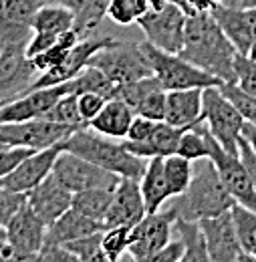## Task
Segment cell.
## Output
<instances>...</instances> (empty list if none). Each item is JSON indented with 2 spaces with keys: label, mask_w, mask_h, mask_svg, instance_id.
Listing matches in <instances>:
<instances>
[{
  "label": "cell",
  "mask_w": 256,
  "mask_h": 262,
  "mask_svg": "<svg viewBox=\"0 0 256 262\" xmlns=\"http://www.w3.org/2000/svg\"><path fill=\"white\" fill-rule=\"evenodd\" d=\"M200 226L204 232L206 250L210 262H244L250 260V256L242 250L232 212H222L212 218L200 220Z\"/></svg>",
  "instance_id": "obj_13"
},
{
  "label": "cell",
  "mask_w": 256,
  "mask_h": 262,
  "mask_svg": "<svg viewBox=\"0 0 256 262\" xmlns=\"http://www.w3.org/2000/svg\"><path fill=\"white\" fill-rule=\"evenodd\" d=\"M204 89H176L165 95V119L174 127H190L202 121Z\"/></svg>",
  "instance_id": "obj_23"
},
{
  "label": "cell",
  "mask_w": 256,
  "mask_h": 262,
  "mask_svg": "<svg viewBox=\"0 0 256 262\" xmlns=\"http://www.w3.org/2000/svg\"><path fill=\"white\" fill-rule=\"evenodd\" d=\"M49 2H51V4H59V6L69 8L73 14H79L81 10H85V8L89 6L91 0H49Z\"/></svg>",
  "instance_id": "obj_50"
},
{
  "label": "cell",
  "mask_w": 256,
  "mask_h": 262,
  "mask_svg": "<svg viewBox=\"0 0 256 262\" xmlns=\"http://www.w3.org/2000/svg\"><path fill=\"white\" fill-rule=\"evenodd\" d=\"M109 2L111 0H91L85 10L75 14V31L81 34L83 38L93 33L97 27L101 25V20L107 16Z\"/></svg>",
  "instance_id": "obj_38"
},
{
  "label": "cell",
  "mask_w": 256,
  "mask_h": 262,
  "mask_svg": "<svg viewBox=\"0 0 256 262\" xmlns=\"http://www.w3.org/2000/svg\"><path fill=\"white\" fill-rule=\"evenodd\" d=\"M184 252H186L184 242L174 234V238L152 258V262H182L184 260Z\"/></svg>",
  "instance_id": "obj_46"
},
{
  "label": "cell",
  "mask_w": 256,
  "mask_h": 262,
  "mask_svg": "<svg viewBox=\"0 0 256 262\" xmlns=\"http://www.w3.org/2000/svg\"><path fill=\"white\" fill-rule=\"evenodd\" d=\"M73 127L49 121L45 117H36L29 121H14V123H0V143L12 147H27V149H45L63 143L73 133Z\"/></svg>",
  "instance_id": "obj_10"
},
{
  "label": "cell",
  "mask_w": 256,
  "mask_h": 262,
  "mask_svg": "<svg viewBox=\"0 0 256 262\" xmlns=\"http://www.w3.org/2000/svg\"><path fill=\"white\" fill-rule=\"evenodd\" d=\"M176 218H178V212L172 206L167 210L145 214L131 228L127 258L139 262H152V258L174 238V220Z\"/></svg>",
  "instance_id": "obj_8"
},
{
  "label": "cell",
  "mask_w": 256,
  "mask_h": 262,
  "mask_svg": "<svg viewBox=\"0 0 256 262\" xmlns=\"http://www.w3.org/2000/svg\"><path fill=\"white\" fill-rule=\"evenodd\" d=\"M172 2H176V4H180V6L184 8V0H172Z\"/></svg>",
  "instance_id": "obj_56"
},
{
  "label": "cell",
  "mask_w": 256,
  "mask_h": 262,
  "mask_svg": "<svg viewBox=\"0 0 256 262\" xmlns=\"http://www.w3.org/2000/svg\"><path fill=\"white\" fill-rule=\"evenodd\" d=\"M61 147L65 151L89 160L91 164L99 165L119 178L139 180L145 169L143 160L133 156L123 143H117L113 141V137H105L89 127L75 129L61 143Z\"/></svg>",
  "instance_id": "obj_3"
},
{
  "label": "cell",
  "mask_w": 256,
  "mask_h": 262,
  "mask_svg": "<svg viewBox=\"0 0 256 262\" xmlns=\"http://www.w3.org/2000/svg\"><path fill=\"white\" fill-rule=\"evenodd\" d=\"M0 240H4V228L0 226Z\"/></svg>",
  "instance_id": "obj_57"
},
{
  "label": "cell",
  "mask_w": 256,
  "mask_h": 262,
  "mask_svg": "<svg viewBox=\"0 0 256 262\" xmlns=\"http://www.w3.org/2000/svg\"><path fill=\"white\" fill-rule=\"evenodd\" d=\"M107 16L119 27H129L137 23V12L131 0H111L107 8Z\"/></svg>",
  "instance_id": "obj_43"
},
{
  "label": "cell",
  "mask_w": 256,
  "mask_h": 262,
  "mask_svg": "<svg viewBox=\"0 0 256 262\" xmlns=\"http://www.w3.org/2000/svg\"><path fill=\"white\" fill-rule=\"evenodd\" d=\"M141 51L150 63L152 75L161 83L165 91H176V89H206V87H218L222 81L202 69L192 65L184 57L176 53H165L152 42L143 40L139 42Z\"/></svg>",
  "instance_id": "obj_4"
},
{
  "label": "cell",
  "mask_w": 256,
  "mask_h": 262,
  "mask_svg": "<svg viewBox=\"0 0 256 262\" xmlns=\"http://www.w3.org/2000/svg\"><path fill=\"white\" fill-rule=\"evenodd\" d=\"M61 151H63L61 143L53 145V147L31 151L6 178L0 180V188H6L10 192L27 196V192H31L34 186H38L47 176L53 173L55 162H57Z\"/></svg>",
  "instance_id": "obj_16"
},
{
  "label": "cell",
  "mask_w": 256,
  "mask_h": 262,
  "mask_svg": "<svg viewBox=\"0 0 256 262\" xmlns=\"http://www.w3.org/2000/svg\"><path fill=\"white\" fill-rule=\"evenodd\" d=\"M222 4L228 6H256V0H222Z\"/></svg>",
  "instance_id": "obj_52"
},
{
  "label": "cell",
  "mask_w": 256,
  "mask_h": 262,
  "mask_svg": "<svg viewBox=\"0 0 256 262\" xmlns=\"http://www.w3.org/2000/svg\"><path fill=\"white\" fill-rule=\"evenodd\" d=\"M202 121L208 131L224 145L228 151L240 154V137L244 127V117L238 107L226 97L218 87H206L202 97Z\"/></svg>",
  "instance_id": "obj_5"
},
{
  "label": "cell",
  "mask_w": 256,
  "mask_h": 262,
  "mask_svg": "<svg viewBox=\"0 0 256 262\" xmlns=\"http://www.w3.org/2000/svg\"><path fill=\"white\" fill-rule=\"evenodd\" d=\"M246 12H248V18H250V25H252V31L256 36V6H244Z\"/></svg>",
  "instance_id": "obj_54"
},
{
  "label": "cell",
  "mask_w": 256,
  "mask_h": 262,
  "mask_svg": "<svg viewBox=\"0 0 256 262\" xmlns=\"http://www.w3.org/2000/svg\"><path fill=\"white\" fill-rule=\"evenodd\" d=\"M234 83L244 93L256 97V61L248 55H236L234 61Z\"/></svg>",
  "instance_id": "obj_39"
},
{
  "label": "cell",
  "mask_w": 256,
  "mask_h": 262,
  "mask_svg": "<svg viewBox=\"0 0 256 262\" xmlns=\"http://www.w3.org/2000/svg\"><path fill=\"white\" fill-rule=\"evenodd\" d=\"M186 23L188 12L180 4L169 2L161 10H147L143 16L137 18L135 25L143 31L147 42L165 53L180 55L186 38Z\"/></svg>",
  "instance_id": "obj_7"
},
{
  "label": "cell",
  "mask_w": 256,
  "mask_h": 262,
  "mask_svg": "<svg viewBox=\"0 0 256 262\" xmlns=\"http://www.w3.org/2000/svg\"><path fill=\"white\" fill-rule=\"evenodd\" d=\"M38 260H59V262H77V258L65 246H42L38 252Z\"/></svg>",
  "instance_id": "obj_47"
},
{
  "label": "cell",
  "mask_w": 256,
  "mask_h": 262,
  "mask_svg": "<svg viewBox=\"0 0 256 262\" xmlns=\"http://www.w3.org/2000/svg\"><path fill=\"white\" fill-rule=\"evenodd\" d=\"M174 234L184 242V248H186L182 262H210L200 220H188L178 216L174 220Z\"/></svg>",
  "instance_id": "obj_26"
},
{
  "label": "cell",
  "mask_w": 256,
  "mask_h": 262,
  "mask_svg": "<svg viewBox=\"0 0 256 262\" xmlns=\"http://www.w3.org/2000/svg\"><path fill=\"white\" fill-rule=\"evenodd\" d=\"M242 137L250 143V147L254 149V154H256V125H252V123H244V127H242Z\"/></svg>",
  "instance_id": "obj_51"
},
{
  "label": "cell",
  "mask_w": 256,
  "mask_h": 262,
  "mask_svg": "<svg viewBox=\"0 0 256 262\" xmlns=\"http://www.w3.org/2000/svg\"><path fill=\"white\" fill-rule=\"evenodd\" d=\"M89 65L101 69L115 85H123V83L137 81V79L152 75L150 63L139 42L115 40L113 45L97 51L91 57Z\"/></svg>",
  "instance_id": "obj_6"
},
{
  "label": "cell",
  "mask_w": 256,
  "mask_h": 262,
  "mask_svg": "<svg viewBox=\"0 0 256 262\" xmlns=\"http://www.w3.org/2000/svg\"><path fill=\"white\" fill-rule=\"evenodd\" d=\"M220 91L238 107V111L242 113L244 121L256 125V97L244 93L242 89H238L236 83H222L220 85Z\"/></svg>",
  "instance_id": "obj_41"
},
{
  "label": "cell",
  "mask_w": 256,
  "mask_h": 262,
  "mask_svg": "<svg viewBox=\"0 0 256 262\" xmlns=\"http://www.w3.org/2000/svg\"><path fill=\"white\" fill-rule=\"evenodd\" d=\"M208 158L214 162L226 190L236 200V204H242L246 208L256 210L254 184H252V178L242 162L240 154L228 151L210 131H208Z\"/></svg>",
  "instance_id": "obj_9"
},
{
  "label": "cell",
  "mask_w": 256,
  "mask_h": 262,
  "mask_svg": "<svg viewBox=\"0 0 256 262\" xmlns=\"http://www.w3.org/2000/svg\"><path fill=\"white\" fill-rule=\"evenodd\" d=\"M147 214L145 202L141 196L139 180L135 178H119L113 196L109 202V208L103 216L105 230L113 226H135L143 216Z\"/></svg>",
  "instance_id": "obj_17"
},
{
  "label": "cell",
  "mask_w": 256,
  "mask_h": 262,
  "mask_svg": "<svg viewBox=\"0 0 256 262\" xmlns=\"http://www.w3.org/2000/svg\"><path fill=\"white\" fill-rule=\"evenodd\" d=\"M113 190L115 188H93V190L77 192V194H73L71 208H75L77 212H81V214H85V216H89L93 220L103 222V216H105V212L109 208Z\"/></svg>",
  "instance_id": "obj_29"
},
{
  "label": "cell",
  "mask_w": 256,
  "mask_h": 262,
  "mask_svg": "<svg viewBox=\"0 0 256 262\" xmlns=\"http://www.w3.org/2000/svg\"><path fill=\"white\" fill-rule=\"evenodd\" d=\"M248 57H252L256 61V38H254V42H252V47H250V51H248Z\"/></svg>",
  "instance_id": "obj_55"
},
{
  "label": "cell",
  "mask_w": 256,
  "mask_h": 262,
  "mask_svg": "<svg viewBox=\"0 0 256 262\" xmlns=\"http://www.w3.org/2000/svg\"><path fill=\"white\" fill-rule=\"evenodd\" d=\"M117 38L115 36H85L81 38L69 53V57L65 59L63 63L47 73H40L32 85L29 87L31 89H40V87H51V85H59V83H65V81H71L75 79L77 75H81L87 67H89V61L91 57L95 55L97 51L113 45Z\"/></svg>",
  "instance_id": "obj_15"
},
{
  "label": "cell",
  "mask_w": 256,
  "mask_h": 262,
  "mask_svg": "<svg viewBox=\"0 0 256 262\" xmlns=\"http://www.w3.org/2000/svg\"><path fill=\"white\" fill-rule=\"evenodd\" d=\"M32 33H51L61 34L69 29H75V14L59 4H45L42 8L36 10L32 16Z\"/></svg>",
  "instance_id": "obj_27"
},
{
  "label": "cell",
  "mask_w": 256,
  "mask_h": 262,
  "mask_svg": "<svg viewBox=\"0 0 256 262\" xmlns=\"http://www.w3.org/2000/svg\"><path fill=\"white\" fill-rule=\"evenodd\" d=\"M45 4L49 0H0V25L31 27L32 16Z\"/></svg>",
  "instance_id": "obj_31"
},
{
  "label": "cell",
  "mask_w": 256,
  "mask_h": 262,
  "mask_svg": "<svg viewBox=\"0 0 256 262\" xmlns=\"http://www.w3.org/2000/svg\"><path fill=\"white\" fill-rule=\"evenodd\" d=\"M172 208L178 216L188 220H204L228 212L236 200L226 190L224 182L210 158H202L194 162L192 182L188 190L178 198H172Z\"/></svg>",
  "instance_id": "obj_2"
},
{
  "label": "cell",
  "mask_w": 256,
  "mask_h": 262,
  "mask_svg": "<svg viewBox=\"0 0 256 262\" xmlns=\"http://www.w3.org/2000/svg\"><path fill=\"white\" fill-rule=\"evenodd\" d=\"M101 234L103 232H95V234H87L81 236L77 240H71L63 244L65 248L81 262H107L105 252L101 248Z\"/></svg>",
  "instance_id": "obj_37"
},
{
  "label": "cell",
  "mask_w": 256,
  "mask_h": 262,
  "mask_svg": "<svg viewBox=\"0 0 256 262\" xmlns=\"http://www.w3.org/2000/svg\"><path fill=\"white\" fill-rule=\"evenodd\" d=\"M236 55V47L226 36L212 12L188 14L186 38L180 57H184L198 69L218 77L222 83H234Z\"/></svg>",
  "instance_id": "obj_1"
},
{
  "label": "cell",
  "mask_w": 256,
  "mask_h": 262,
  "mask_svg": "<svg viewBox=\"0 0 256 262\" xmlns=\"http://www.w3.org/2000/svg\"><path fill=\"white\" fill-rule=\"evenodd\" d=\"M27 204L32 208V212L49 226L71 208L73 192L55 173H51L38 186H34L31 192H27Z\"/></svg>",
  "instance_id": "obj_18"
},
{
  "label": "cell",
  "mask_w": 256,
  "mask_h": 262,
  "mask_svg": "<svg viewBox=\"0 0 256 262\" xmlns=\"http://www.w3.org/2000/svg\"><path fill=\"white\" fill-rule=\"evenodd\" d=\"M73 93L71 81H65L59 85L31 89L23 93L20 97L12 99L4 105H0V123H14V121H29L42 117L57 101L65 95Z\"/></svg>",
  "instance_id": "obj_14"
},
{
  "label": "cell",
  "mask_w": 256,
  "mask_h": 262,
  "mask_svg": "<svg viewBox=\"0 0 256 262\" xmlns=\"http://www.w3.org/2000/svg\"><path fill=\"white\" fill-rule=\"evenodd\" d=\"M172 0H147V4H150V10H161L163 6H167Z\"/></svg>",
  "instance_id": "obj_53"
},
{
  "label": "cell",
  "mask_w": 256,
  "mask_h": 262,
  "mask_svg": "<svg viewBox=\"0 0 256 262\" xmlns=\"http://www.w3.org/2000/svg\"><path fill=\"white\" fill-rule=\"evenodd\" d=\"M156 123H158V121H154V119H150V117L135 115L133 121H131V125H129L127 137H125V139H129V141H143V139H147V137L152 135L154 127H156Z\"/></svg>",
  "instance_id": "obj_45"
},
{
  "label": "cell",
  "mask_w": 256,
  "mask_h": 262,
  "mask_svg": "<svg viewBox=\"0 0 256 262\" xmlns=\"http://www.w3.org/2000/svg\"><path fill=\"white\" fill-rule=\"evenodd\" d=\"M240 158H242V162L246 165V169H248V173H250V178H252V184H254V190H256V154L254 149L250 147V143L244 139V137H240Z\"/></svg>",
  "instance_id": "obj_48"
},
{
  "label": "cell",
  "mask_w": 256,
  "mask_h": 262,
  "mask_svg": "<svg viewBox=\"0 0 256 262\" xmlns=\"http://www.w3.org/2000/svg\"><path fill=\"white\" fill-rule=\"evenodd\" d=\"M42 117L49 119V121L67 125V127H73V129L87 127L83 117H81V113H79V105H77V95L75 93H69V95L61 97Z\"/></svg>",
  "instance_id": "obj_35"
},
{
  "label": "cell",
  "mask_w": 256,
  "mask_h": 262,
  "mask_svg": "<svg viewBox=\"0 0 256 262\" xmlns=\"http://www.w3.org/2000/svg\"><path fill=\"white\" fill-rule=\"evenodd\" d=\"M38 77L25 51L0 53V105L20 97Z\"/></svg>",
  "instance_id": "obj_19"
},
{
  "label": "cell",
  "mask_w": 256,
  "mask_h": 262,
  "mask_svg": "<svg viewBox=\"0 0 256 262\" xmlns=\"http://www.w3.org/2000/svg\"><path fill=\"white\" fill-rule=\"evenodd\" d=\"M105 226L103 222L93 220L75 208H69L61 218H57L53 224L47 226V236H45V246H63L71 240H77L87 234L103 232Z\"/></svg>",
  "instance_id": "obj_20"
},
{
  "label": "cell",
  "mask_w": 256,
  "mask_h": 262,
  "mask_svg": "<svg viewBox=\"0 0 256 262\" xmlns=\"http://www.w3.org/2000/svg\"><path fill=\"white\" fill-rule=\"evenodd\" d=\"M131 228L133 226H113L103 230L101 234V248L105 252L107 262H117L125 256L131 240Z\"/></svg>",
  "instance_id": "obj_36"
},
{
  "label": "cell",
  "mask_w": 256,
  "mask_h": 262,
  "mask_svg": "<svg viewBox=\"0 0 256 262\" xmlns=\"http://www.w3.org/2000/svg\"><path fill=\"white\" fill-rule=\"evenodd\" d=\"M47 224L25 204L4 226V240L14 252V260H38V252L45 246Z\"/></svg>",
  "instance_id": "obj_11"
},
{
  "label": "cell",
  "mask_w": 256,
  "mask_h": 262,
  "mask_svg": "<svg viewBox=\"0 0 256 262\" xmlns=\"http://www.w3.org/2000/svg\"><path fill=\"white\" fill-rule=\"evenodd\" d=\"M139 188H141V196L145 202L147 214L160 212L163 204L167 200H172L167 182H165V173H163V158H150L147 160L145 169L139 178Z\"/></svg>",
  "instance_id": "obj_25"
},
{
  "label": "cell",
  "mask_w": 256,
  "mask_h": 262,
  "mask_svg": "<svg viewBox=\"0 0 256 262\" xmlns=\"http://www.w3.org/2000/svg\"><path fill=\"white\" fill-rule=\"evenodd\" d=\"M81 38H83V36L77 33L75 29H69V31H65V33L59 34V38H57V42H55L53 47H49L47 51L34 55L31 59V63H32V67L36 69V73L40 75V73H47V71H51V69L61 65L65 59L69 57L71 49H73Z\"/></svg>",
  "instance_id": "obj_28"
},
{
  "label": "cell",
  "mask_w": 256,
  "mask_h": 262,
  "mask_svg": "<svg viewBox=\"0 0 256 262\" xmlns=\"http://www.w3.org/2000/svg\"><path fill=\"white\" fill-rule=\"evenodd\" d=\"M230 212L242 250L250 256V260H256V210L246 208L242 204H234Z\"/></svg>",
  "instance_id": "obj_32"
},
{
  "label": "cell",
  "mask_w": 256,
  "mask_h": 262,
  "mask_svg": "<svg viewBox=\"0 0 256 262\" xmlns=\"http://www.w3.org/2000/svg\"><path fill=\"white\" fill-rule=\"evenodd\" d=\"M220 4H222V0H184V10L188 14H194V12H212Z\"/></svg>",
  "instance_id": "obj_49"
},
{
  "label": "cell",
  "mask_w": 256,
  "mask_h": 262,
  "mask_svg": "<svg viewBox=\"0 0 256 262\" xmlns=\"http://www.w3.org/2000/svg\"><path fill=\"white\" fill-rule=\"evenodd\" d=\"M176 154L190 162L208 158V127L204 121H198L182 131Z\"/></svg>",
  "instance_id": "obj_33"
},
{
  "label": "cell",
  "mask_w": 256,
  "mask_h": 262,
  "mask_svg": "<svg viewBox=\"0 0 256 262\" xmlns=\"http://www.w3.org/2000/svg\"><path fill=\"white\" fill-rule=\"evenodd\" d=\"M25 200H27L25 194H16V192H10L6 188H0V226L2 228L18 212V208L25 204Z\"/></svg>",
  "instance_id": "obj_44"
},
{
  "label": "cell",
  "mask_w": 256,
  "mask_h": 262,
  "mask_svg": "<svg viewBox=\"0 0 256 262\" xmlns=\"http://www.w3.org/2000/svg\"><path fill=\"white\" fill-rule=\"evenodd\" d=\"M165 95H167V91L161 85L154 87L137 103L135 115H143V117H150L154 121H163L165 119Z\"/></svg>",
  "instance_id": "obj_40"
},
{
  "label": "cell",
  "mask_w": 256,
  "mask_h": 262,
  "mask_svg": "<svg viewBox=\"0 0 256 262\" xmlns=\"http://www.w3.org/2000/svg\"><path fill=\"white\" fill-rule=\"evenodd\" d=\"M184 129L186 127H174L167 121H158L147 139H143V141H129V139H125L123 145L127 147L133 156H137L141 160L167 158V156L176 154L180 135H182Z\"/></svg>",
  "instance_id": "obj_21"
},
{
  "label": "cell",
  "mask_w": 256,
  "mask_h": 262,
  "mask_svg": "<svg viewBox=\"0 0 256 262\" xmlns=\"http://www.w3.org/2000/svg\"><path fill=\"white\" fill-rule=\"evenodd\" d=\"M135 117V111L129 107L125 101L113 97L107 99V103L103 105V109L99 111V115L89 121V129L97 131L105 137H113V139H125L127 137L129 125Z\"/></svg>",
  "instance_id": "obj_24"
},
{
  "label": "cell",
  "mask_w": 256,
  "mask_h": 262,
  "mask_svg": "<svg viewBox=\"0 0 256 262\" xmlns=\"http://www.w3.org/2000/svg\"><path fill=\"white\" fill-rule=\"evenodd\" d=\"M163 173H165V182H167L172 198L182 196L192 182L194 162L178 156V154H172V156L163 158Z\"/></svg>",
  "instance_id": "obj_30"
},
{
  "label": "cell",
  "mask_w": 256,
  "mask_h": 262,
  "mask_svg": "<svg viewBox=\"0 0 256 262\" xmlns=\"http://www.w3.org/2000/svg\"><path fill=\"white\" fill-rule=\"evenodd\" d=\"M214 18L218 20V25L222 27L226 36L232 40V45L236 47V51L240 55H248L252 42H254V31L248 18L246 8L242 6H228V4H220L212 10Z\"/></svg>",
  "instance_id": "obj_22"
},
{
  "label": "cell",
  "mask_w": 256,
  "mask_h": 262,
  "mask_svg": "<svg viewBox=\"0 0 256 262\" xmlns=\"http://www.w3.org/2000/svg\"><path fill=\"white\" fill-rule=\"evenodd\" d=\"M107 103V97H103L101 93L93 91H85L77 95V105H79V113L85 121V125H89V121L99 115V111L103 109V105Z\"/></svg>",
  "instance_id": "obj_42"
},
{
  "label": "cell",
  "mask_w": 256,
  "mask_h": 262,
  "mask_svg": "<svg viewBox=\"0 0 256 262\" xmlns=\"http://www.w3.org/2000/svg\"><path fill=\"white\" fill-rule=\"evenodd\" d=\"M71 85H73V93L79 95V93H85V91H93V93H101L103 97L113 99L117 93V87L101 69L97 67H87L81 75H77L75 79H71Z\"/></svg>",
  "instance_id": "obj_34"
},
{
  "label": "cell",
  "mask_w": 256,
  "mask_h": 262,
  "mask_svg": "<svg viewBox=\"0 0 256 262\" xmlns=\"http://www.w3.org/2000/svg\"><path fill=\"white\" fill-rule=\"evenodd\" d=\"M53 173L73 194L83 192V190H93V188H115L119 182V176L65 149L59 154L55 162Z\"/></svg>",
  "instance_id": "obj_12"
}]
</instances>
